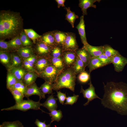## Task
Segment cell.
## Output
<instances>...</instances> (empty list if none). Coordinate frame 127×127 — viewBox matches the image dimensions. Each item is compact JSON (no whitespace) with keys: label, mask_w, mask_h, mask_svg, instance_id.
Wrapping results in <instances>:
<instances>
[{"label":"cell","mask_w":127,"mask_h":127,"mask_svg":"<svg viewBox=\"0 0 127 127\" xmlns=\"http://www.w3.org/2000/svg\"><path fill=\"white\" fill-rule=\"evenodd\" d=\"M103 83L104 93L101 104L121 115H127V84L113 82Z\"/></svg>","instance_id":"1"},{"label":"cell","mask_w":127,"mask_h":127,"mask_svg":"<svg viewBox=\"0 0 127 127\" xmlns=\"http://www.w3.org/2000/svg\"><path fill=\"white\" fill-rule=\"evenodd\" d=\"M23 19L19 13L8 11L0 13V39H12L22 30Z\"/></svg>","instance_id":"2"},{"label":"cell","mask_w":127,"mask_h":127,"mask_svg":"<svg viewBox=\"0 0 127 127\" xmlns=\"http://www.w3.org/2000/svg\"><path fill=\"white\" fill-rule=\"evenodd\" d=\"M76 75L72 67L66 68L60 72L53 84V90L56 91L63 88L74 92Z\"/></svg>","instance_id":"3"},{"label":"cell","mask_w":127,"mask_h":127,"mask_svg":"<svg viewBox=\"0 0 127 127\" xmlns=\"http://www.w3.org/2000/svg\"><path fill=\"white\" fill-rule=\"evenodd\" d=\"M41 104V103L40 102V100L36 102L29 99L27 100H24L19 103H16L12 106L2 109L1 111H10L18 110L25 111L30 109L41 110L40 108Z\"/></svg>","instance_id":"4"},{"label":"cell","mask_w":127,"mask_h":127,"mask_svg":"<svg viewBox=\"0 0 127 127\" xmlns=\"http://www.w3.org/2000/svg\"><path fill=\"white\" fill-rule=\"evenodd\" d=\"M61 71L50 64L38 74V77L43 79L45 82L52 84L56 81Z\"/></svg>","instance_id":"5"},{"label":"cell","mask_w":127,"mask_h":127,"mask_svg":"<svg viewBox=\"0 0 127 127\" xmlns=\"http://www.w3.org/2000/svg\"><path fill=\"white\" fill-rule=\"evenodd\" d=\"M67 35L62 48L64 51L70 50L76 51L78 48L75 34L67 32Z\"/></svg>","instance_id":"6"},{"label":"cell","mask_w":127,"mask_h":127,"mask_svg":"<svg viewBox=\"0 0 127 127\" xmlns=\"http://www.w3.org/2000/svg\"><path fill=\"white\" fill-rule=\"evenodd\" d=\"M89 84V87L85 90H84L81 86L80 92V93H82L84 98H86L87 100V101L83 104L84 106L88 105L90 101L95 99H101L96 94L95 88L92 83L91 79Z\"/></svg>","instance_id":"7"},{"label":"cell","mask_w":127,"mask_h":127,"mask_svg":"<svg viewBox=\"0 0 127 127\" xmlns=\"http://www.w3.org/2000/svg\"><path fill=\"white\" fill-rule=\"evenodd\" d=\"M61 57L66 68L71 67L77 58L76 51L70 50L64 51Z\"/></svg>","instance_id":"8"},{"label":"cell","mask_w":127,"mask_h":127,"mask_svg":"<svg viewBox=\"0 0 127 127\" xmlns=\"http://www.w3.org/2000/svg\"><path fill=\"white\" fill-rule=\"evenodd\" d=\"M25 97L29 99L32 95H37L39 96L40 100L45 98V95L42 92L35 82L26 87L24 94Z\"/></svg>","instance_id":"9"},{"label":"cell","mask_w":127,"mask_h":127,"mask_svg":"<svg viewBox=\"0 0 127 127\" xmlns=\"http://www.w3.org/2000/svg\"><path fill=\"white\" fill-rule=\"evenodd\" d=\"M112 63L113 65L115 70L119 72L123 70L127 64V58L119 53L112 57Z\"/></svg>","instance_id":"10"},{"label":"cell","mask_w":127,"mask_h":127,"mask_svg":"<svg viewBox=\"0 0 127 127\" xmlns=\"http://www.w3.org/2000/svg\"><path fill=\"white\" fill-rule=\"evenodd\" d=\"M52 48L47 45L39 40L36 47V51L38 56L48 57Z\"/></svg>","instance_id":"11"},{"label":"cell","mask_w":127,"mask_h":127,"mask_svg":"<svg viewBox=\"0 0 127 127\" xmlns=\"http://www.w3.org/2000/svg\"><path fill=\"white\" fill-rule=\"evenodd\" d=\"M51 64L49 57L38 56L36 63L34 65L36 72L38 74L43 71L47 67Z\"/></svg>","instance_id":"12"},{"label":"cell","mask_w":127,"mask_h":127,"mask_svg":"<svg viewBox=\"0 0 127 127\" xmlns=\"http://www.w3.org/2000/svg\"><path fill=\"white\" fill-rule=\"evenodd\" d=\"M75 51L77 56L83 62L86 67L88 66L92 57L83 47Z\"/></svg>","instance_id":"13"},{"label":"cell","mask_w":127,"mask_h":127,"mask_svg":"<svg viewBox=\"0 0 127 127\" xmlns=\"http://www.w3.org/2000/svg\"><path fill=\"white\" fill-rule=\"evenodd\" d=\"M88 52L92 57H97L103 54V46H93L88 43L83 46Z\"/></svg>","instance_id":"14"},{"label":"cell","mask_w":127,"mask_h":127,"mask_svg":"<svg viewBox=\"0 0 127 127\" xmlns=\"http://www.w3.org/2000/svg\"><path fill=\"white\" fill-rule=\"evenodd\" d=\"M84 16H81L80 18V20L78 24L76 27L80 35L82 43L83 45L88 44L86 38L85 32V25L84 19Z\"/></svg>","instance_id":"15"},{"label":"cell","mask_w":127,"mask_h":127,"mask_svg":"<svg viewBox=\"0 0 127 127\" xmlns=\"http://www.w3.org/2000/svg\"><path fill=\"white\" fill-rule=\"evenodd\" d=\"M101 0H79V6L81 9L83 15H87V10L89 8L92 7L96 8V5L94 3L97 1L99 2Z\"/></svg>","instance_id":"16"},{"label":"cell","mask_w":127,"mask_h":127,"mask_svg":"<svg viewBox=\"0 0 127 127\" xmlns=\"http://www.w3.org/2000/svg\"><path fill=\"white\" fill-rule=\"evenodd\" d=\"M57 98L54 97L53 94H52L45 102L41 103V106L45 107L50 112L54 110H56L58 107L57 103Z\"/></svg>","instance_id":"17"},{"label":"cell","mask_w":127,"mask_h":127,"mask_svg":"<svg viewBox=\"0 0 127 127\" xmlns=\"http://www.w3.org/2000/svg\"><path fill=\"white\" fill-rule=\"evenodd\" d=\"M40 40L52 48L58 45L56 42L52 31L48 32L43 34Z\"/></svg>","instance_id":"18"},{"label":"cell","mask_w":127,"mask_h":127,"mask_svg":"<svg viewBox=\"0 0 127 127\" xmlns=\"http://www.w3.org/2000/svg\"><path fill=\"white\" fill-rule=\"evenodd\" d=\"M8 69V71L12 73L18 81H23L25 75L28 72L22 67L12 68Z\"/></svg>","instance_id":"19"},{"label":"cell","mask_w":127,"mask_h":127,"mask_svg":"<svg viewBox=\"0 0 127 127\" xmlns=\"http://www.w3.org/2000/svg\"><path fill=\"white\" fill-rule=\"evenodd\" d=\"M17 53L23 60L35 54L34 51L31 47H22L20 48L17 49Z\"/></svg>","instance_id":"20"},{"label":"cell","mask_w":127,"mask_h":127,"mask_svg":"<svg viewBox=\"0 0 127 127\" xmlns=\"http://www.w3.org/2000/svg\"><path fill=\"white\" fill-rule=\"evenodd\" d=\"M52 32L57 45L62 47L66 37L67 32L58 30H54Z\"/></svg>","instance_id":"21"},{"label":"cell","mask_w":127,"mask_h":127,"mask_svg":"<svg viewBox=\"0 0 127 127\" xmlns=\"http://www.w3.org/2000/svg\"><path fill=\"white\" fill-rule=\"evenodd\" d=\"M38 77V75L36 72H28L25 75L23 81L27 87L35 82Z\"/></svg>","instance_id":"22"},{"label":"cell","mask_w":127,"mask_h":127,"mask_svg":"<svg viewBox=\"0 0 127 127\" xmlns=\"http://www.w3.org/2000/svg\"><path fill=\"white\" fill-rule=\"evenodd\" d=\"M11 60L8 69L13 67H21L23 60L17 53H12Z\"/></svg>","instance_id":"23"},{"label":"cell","mask_w":127,"mask_h":127,"mask_svg":"<svg viewBox=\"0 0 127 127\" xmlns=\"http://www.w3.org/2000/svg\"><path fill=\"white\" fill-rule=\"evenodd\" d=\"M51 64L57 69L62 71L66 68L62 57L55 58L49 57Z\"/></svg>","instance_id":"24"},{"label":"cell","mask_w":127,"mask_h":127,"mask_svg":"<svg viewBox=\"0 0 127 127\" xmlns=\"http://www.w3.org/2000/svg\"><path fill=\"white\" fill-rule=\"evenodd\" d=\"M87 66L90 74L93 70L104 66L97 57H91Z\"/></svg>","instance_id":"25"},{"label":"cell","mask_w":127,"mask_h":127,"mask_svg":"<svg viewBox=\"0 0 127 127\" xmlns=\"http://www.w3.org/2000/svg\"><path fill=\"white\" fill-rule=\"evenodd\" d=\"M11 60V55L9 52L0 51V61L3 64L8 68Z\"/></svg>","instance_id":"26"},{"label":"cell","mask_w":127,"mask_h":127,"mask_svg":"<svg viewBox=\"0 0 127 127\" xmlns=\"http://www.w3.org/2000/svg\"><path fill=\"white\" fill-rule=\"evenodd\" d=\"M65 8L67 11L65 16V20H67L71 24L72 27L74 28L75 20L78 18L79 16L75 14L74 12L71 10L70 7H65Z\"/></svg>","instance_id":"27"},{"label":"cell","mask_w":127,"mask_h":127,"mask_svg":"<svg viewBox=\"0 0 127 127\" xmlns=\"http://www.w3.org/2000/svg\"><path fill=\"white\" fill-rule=\"evenodd\" d=\"M71 67L77 75L84 71L86 67L83 62L77 56L76 61Z\"/></svg>","instance_id":"28"},{"label":"cell","mask_w":127,"mask_h":127,"mask_svg":"<svg viewBox=\"0 0 127 127\" xmlns=\"http://www.w3.org/2000/svg\"><path fill=\"white\" fill-rule=\"evenodd\" d=\"M103 46V53L110 58H112L119 53L117 50L114 49L110 46L105 45Z\"/></svg>","instance_id":"29"},{"label":"cell","mask_w":127,"mask_h":127,"mask_svg":"<svg viewBox=\"0 0 127 127\" xmlns=\"http://www.w3.org/2000/svg\"><path fill=\"white\" fill-rule=\"evenodd\" d=\"M8 42L10 47L12 50L17 49L23 47L20 39V35L12 38Z\"/></svg>","instance_id":"30"},{"label":"cell","mask_w":127,"mask_h":127,"mask_svg":"<svg viewBox=\"0 0 127 127\" xmlns=\"http://www.w3.org/2000/svg\"><path fill=\"white\" fill-rule=\"evenodd\" d=\"M23 30L29 39H31L33 43H35L36 40H40L42 36L37 34L32 29H25Z\"/></svg>","instance_id":"31"},{"label":"cell","mask_w":127,"mask_h":127,"mask_svg":"<svg viewBox=\"0 0 127 127\" xmlns=\"http://www.w3.org/2000/svg\"><path fill=\"white\" fill-rule=\"evenodd\" d=\"M48 113L51 117V120L50 123L51 124L55 121L59 122L63 117L62 112L60 110H54Z\"/></svg>","instance_id":"32"},{"label":"cell","mask_w":127,"mask_h":127,"mask_svg":"<svg viewBox=\"0 0 127 127\" xmlns=\"http://www.w3.org/2000/svg\"><path fill=\"white\" fill-rule=\"evenodd\" d=\"M20 39L23 47H31L32 43L23 30L20 34Z\"/></svg>","instance_id":"33"},{"label":"cell","mask_w":127,"mask_h":127,"mask_svg":"<svg viewBox=\"0 0 127 127\" xmlns=\"http://www.w3.org/2000/svg\"><path fill=\"white\" fill-rule=\"evenodd\" d=\"M63 51L62 47L57 45L52 48L49 56L55 58L61 57Z\"/></svg>","instance_id":"34"},{"label":"cell","mask_w":127,"mask_h":127,"mask_svg":"<svg viewBox=\"0 0 127 127\" xmlns=\"http://www.w3.org/2000/svg\"><path fill=\"white\" fill-rule=\"evenodd\" d=\"M9 90L13 95L16 104L19 103L23 101L25 96L21 92L16 89H10Z\"/></svg>","instance_id":"35"},{"label":"cell","mask_w":127,"mask_h":127,"mask_svg":"<svg viewBox=\"0 0 127 127\" xmlns=\"http://www.w3.org/2000/svg\"><path fill=\"white\" fill-rule=\"evenodd\" d=\"M18 81L15 76L11 73L8 71L7 73L6 87L8 89L14 85Z\"/></svg>","instance_id":"36"},{"label":"cell","mask_w":127,"mask_h":127,"mask_svg":"<svg viewBox=\"0 0 127 127\" xmlns=\"http://www.w3.org/2000/svg\"><path fill=\"white\" fill-rule=\"evenodd\" d=\"M42 93L44 95L52 94L53 89V84L45 82L41 85L40 87Z\"/></svg>","instance_id":"37"},{"label":"cell","mask_w":127,"mask_h":127,"mask_svg":"<svg viewBox=\"0 0 127 127\" xmlns=\"http://www.w3.org/2000/svg\"><path fill=\"white\" fill-rule=\"evenodd\" d=\"M0 127H24L22 123L19 120L12 122L5 121L0 125Z\"/></svg>","instance_id":"38"},{"label":"cell","mask_w":127,"mask_h":127,"mask_svg":"<svg viewBox=\"0 0 127 127\" xmlns=\"http://www.w3.org/2000/svg\"><path fill=\"white\" fill-rule=\"evenodd\" d=\"M26 86L23 81H18L13 86L8 90L16 89L20 91L24 95L26 90Z\"/></svg>","instance_id":"39"},{"label":"cell","mask_w":127,"mask_h":127,"mask_svg":"<svg viewBox=\"0 0 127 127\" xmlns=\"http://www.w3.org/2000/svg\"><path fill=\"white\" fill-rule=\"evenodd\" d=\"M78 79L80 83L82 84L86 83L90 79V74L84 71L79 74Z\"/></svg>","instance_id":"40"},{"label":"cell","mask_w":127,"mask_h":127,"mask_svg":"<svg viewBox=\"0 0 127 127\" xmlns=\"http://www.w3.org/2000/svg\"><path fill=\"white\" fill-rule=\"evenodd\" d=\"M97 57L104 66L107 65L112 63V58L108 57L103 53Z\"/></svg>","instance_id":"41"},{"label":"cell","mask_w":127,"mask_h":127,"mask_svg":"<svg viewBox=\"0 0 127 127\" xmlns=\"http://www.w3.org/2000/svg\"><path fill=\"white\" fill-rule=\"evenodd\" d=\"M12 49L10 47L8 42L0 40V51L9 52Z\"/></svg>","instance_id":"42"},{"label":"cell","mask_w":127,"mask_h":127,"mask_svg":"<svg viewBox=\"0 0 127 127\" xmlns=\"http://www.w3.org/2000/svg\"><path fill=\"white\" fill-rule=\"evenodd\" d=\"M22 65V67L28 72H36L34 65L26 60H23Z\"/></svg>","instance_id":"43"},{"label":"cell","mask_w":127,"mask_h":127,"mask_svg":"<svg viewBox=\"0 0 127 127\" xmlns=\"http://www.w3.org/2000/svg\"><path fill=\"white\" fill-rule=\"evenodd\" d=\"M78 95L74 94L72 96H68L66 97V102L64 105H72L77 102L79 97Z\"/></svg>","instance_id":"44"},{"label":"cell","mask_w":127,"mask_h":127,"mask_svg":"<svg viewBox=\"0 0 127 127\" xmlns=\"http://www.w3.org/2000/svg\"><path fill=\"white\" fill-rule=\"evenodd\" d=\"M56 96L60 103L62 105H64V102L66 98V95L65 93L61 92L60 91H56Z\"/></svg>","instance_id":"45"},{"label":"cell","mask_w":127,"mask_h":127,"mask_svg":"<svg viewBox=\"0 0 127 127\" xmlns=\"http://www.w3.org/2000/svg\"><path fill=\"white\" fill-rule=\"evenodd\" d=\"M38 58V56L35 54L26 59H23L26 60L34 65L36 63Z\"/></svg>","instance_id":"46"},{"label":"cell","mask_w":127,"mask_h":127,"mask_svg":"<svg viewBox=\"0 0 127 127\" xmlns=\"http://www.w3.org/2000/svg\"><path fill=\"white\" fill-rule=\"evenodd\" d=\"M35 123L37 127H50L51 126V123L47 125L45 123V121L43 122H41L37 119H36Z\"/></svg>","instance_id":"47"},{"label":"cell","mask_w":127,"mask_h":127,"mask_svg":"<svg viewBox=\"0 0 127 127\" xmlns=\"http://www.w3.org/2000/svg\"><path fill=\"white\" fill-rule=\"evenodd\" d=\"M56 1L58 4L57 7L58 8H60V6L62 7H65L64 3L65 1V0H56Z\"/></svg>","instance_id":"48"}]
</instances>
